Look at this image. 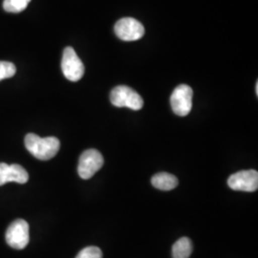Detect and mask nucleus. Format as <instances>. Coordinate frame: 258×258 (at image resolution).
Returning a JSON list of instances; mask_svg holds the SVG:
<instances>
[{
  "instance_id": "obj_3",
  "label": "nucleus",
  "mask_w": 258,
  "mask_h": 258,
  "mask_svg": "<svg viewBox=\"0 0 258 258\" xmlns=\"http://www.w3.org/2000/svg\"><path fill=\"white\" fill-rule=\"evenodd\" d=\"M194 91L190 86L181 84L177 86L170 97L172 110L177 116L184 117L189 114L192 108Z\"/></svg>"
},
{
  "instance_id": "obj_6",
  "label": "nucleus",
  "mask_w": 258,
  "mask_h": 258,
  "mask_svg": "<svg viewBox=\"0 0 258 258\" xmlns=\"http://www.w3.org/2000/svg\"><path fill=\"white\" fill-rule=\"evenodd\" d=\"M30 240L29 225L23 219L13 222L6 231V242L13 249H25Z\"/></svg>"
},
{
  "instance_id": "obj_2",
  "label": "nucleus",
  "mask_w": 258,
  "mask_h": 258,
  "mask_svg": "<svg viewBox=\"0 0 258 258\" xmlns=\"http://www.w3.org/2000/svg\"><path fill=\"white\" fill-rule=\"evenodd\" d=\"M110 101L116 107H128L132 110H141L144 106L143 98L125 85L117 86L111 91Z\"/></svg>"
},
{
  "instance_id": "obj_8",
  "label": "nucleus",
  "mask_w": 258,
  "mask_h": 258,
  "mask_svg": "<svg viewBox=\"0 0 258 258\" xmlns=\"http://www.w3.org/2000/svg\"><path fill=\"white\" fill-rule=\"evenodd\" d=\"M228 184L233 190L253 192L258 188V172L253 169L236 172L229 177Z\"/></svg>"
},
{
  "instance_id": "obj_7",
  "label": "nucleus",
  "mask_w": 258,
  "mask_h": 258,
  "mask_svg": "<svg viewBox=\"0 0 258 258\" xmlns=\"http://www.w3.org/2000/svg\"><path fill=\"white\" fill-rule=\"evenodd\" d=\"M115 34L121 40L135 41L145 35V28L137 19L124 18L115 24Z\"/></svg>"
},
{
  "instance_id": "obj_13",
  "label": "nucleus",
  "mask_w": 258,
  "mask_h": 258,
  "mask_svg": "<svg viewBox=\"0 0 258 258\" xmlns=\"http://www.w3.org/2000/svg\"><path fill=\"white\" fill-rule=\"evenodd\" d=\"M17 73L16 65L10 61H0V81L10 79Z\"/></svg>"
},
{
  "instance_id": "obj_10",
  "label": "nucleus",
  "mask_w": 258,
  "mask_h": 258,
  "mask_svg": "<svg viewBox=\"0 0 258 258\" xmlns=\"http://www.w3.org/2000/svg\"><path fill=\"white\" fill-rule=\"evenodd\" d=\"M151 184L160 190L168 191L174 189L178 185V179L170 173L161 172L157 173L151 178Z\"/></svg>"
},
{
  "instance_id": "obj_5",
  "label": "nucleus",
  "mask_w": 258,
  "mask_h": 258,
  "mask_svg": "<svg viewBox=\"0 0 258 258\" xmlns=\"http://www.w3.org/2000/svg\"><path fill=\"white\" fill-rule=\"evenodd\" d=\"M61 70L67 80L79 82L84 75V65L72 47H66L61 60Z\"/></svg>"
},
{
  "instance_id": "obj_4",
  "label": "nucleus",
  "mask_w": 258,
  "mask_h": 258,
  "mask_svg": "<svg viewBox=\"0 0 258 258\" xmlns=\"http://www.w3.org/2000/svg\"><path fill=\"white\" fill-rule=\"evenodd\" d=\"M103 166V157L96 149H87L80 157L78 173L82 179L88 180Z\"/></svg>"
},
{
  "instance_id": "obj_15",
  "label": "nucleus",
  "mask_w": 258,
  "mask_h": 258,
  "mask_svg": "<svg viewBox=\"0 0 258 258\" xmlns=\"http://www.w3.org/2000/svg\"><path fill=\"white\" fill-rule=\"evenodd\" d=\"M255 91H256V95H258V83H256L255 85Z\"/></svg>"
},
{
  "instance_id": "obj_1",
  "label": "nucleus",
  "mask_w": 258,
  "mask_h": 258,
  "mask_svg": "<svg viewBox=\"0 0 258 258\" xmlns=\"http://www.w3.org/2000/svg\"><path fill=\"white\" fill-rule=\"evenodd\" d=\"M25 147L28 151L40 161H48L56 155L60 148V143L55 137L40 138L34 133L26 135Z\"/></svg>"
},
{
  "instance_id": "obj_11",
  "label": "nucleus",
  "mask_w": 258,
  "mask_h": 258,
  "mask_svg": "<svg viewBox=\"0 0 258 258\" xmlns=\"http://www.w3.org/2000/svg\"><path fill=\"white\" fill-rule=\"evenodd\" d=\"M192 242L187 237L177 240L172 247V257L188 258L192 252Z\"/></svg>"
},
{
  "instance_id": "obj_9",
  "label": "nucleus",
  "mask_w": 258,
  "mask_h": 258,
  "mask_svg": "<svg viewBox=\"0 0 258 258\" xmlns=\"http://www.w3.org/2000/svg\"><path fill=\"white\" fill-rule=\"evenodd\" d=\"M29 180V174L23 166L19 165H7L0 163V185L15 182L18 184H25Z\"/></svg>"
},
{
  "instance_id": "obj_14",
  "label": "nucleus",
  "mask_w": 258,
  "mask_h": 258,
  "mask_svg": "<svg viewBox=\"0 0 258 258\" xmlns=\"http://www.w3.org/2000/svg\"><path fill=\"white\" fill-rule=\"evenodd\" d=\"M76 258H102V252L100 248L90 246L82 249Z\"/></svg>"
},
{
  "instance_id": "obj_12",
  "label": "nucleus",
  "mask_w": 258,
  "mask_h": 258,
  "mask_svg": "<svg viewBox=\"0 0 258 258\" xmlns=\"http://www.w3.org/2000/svg\"><path fill=\"white\" fill-rule=\"evenodd\" d=\"M31 0H4L3 8L12 14H19L27 8Z\"/></svg>"
}]
</instances>
